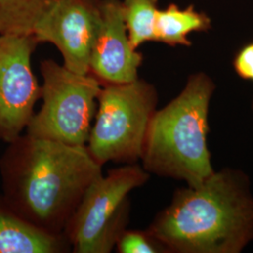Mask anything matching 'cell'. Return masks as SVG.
<instances>
[{"mask_svg":"<svg viewBox=\"0 0 253 253\" xmlns=\"http://www.w3.org/2000/svg\"><path fill=\"white\" fill-rule=\"evenodd\" d=\"M101 0H58L39 20L32 35L39 43L54 44L63 66L90 73V54L100 21Z\"/></svg>","mask_w":253,"mask_h":253,"instance_id":"obj_8","label":"cell"},{"mask_svg":"<svg viewBox=\"0 0 253 253\" xmlns=\"http://www.w3.org/2000/svg\"><path fill=\"white\" fill-rule=\"evenodd\" d=\"M33 35H0V141L12 143L27 128L42 89L31 68Z\"/></svg>","mask_w":253,"mask_h":253,"instance_id":"obj_7","label":"cell"},{"mask_svg":"<svg viewBox=\"0 0 253 253\" xmlns=\"http://www.w3.org/2000/svg\"><path fill=\"white\" fill-rule=\"evenodd\" d=\"M143 55L131 45L121 0H101L100 21L91 49L90 73L101 84L135 81Z\"/></svg>","mask_w":253,"mask_h":253,"instance_id":"obj_9","label":"cell"},{"mask_svg":"<svg viewBox=\"0 0 253 253\" xmlns=\"http://www.w3.org/2000/svg\"><path fill=\"white\" fill-rule=\"evenodd\" d=\"M147 179L145 169L130 163L93 181L64 234L73 253H111L126 230L128 194Z\"/></svg>","mask_w":253,"mask_h":253,"instance_id":"obj_6","label":"cell"},{"mask_svg":"<svg viewBox=\"0 0 253 253\" xmlns=\"http://www.w3.org/2000/svg\"><path fill=\"white\" fill-rule=\"evenodd\" d=\"M158 102L147 82L104 84L86 147L97 163H135L142 159L147 130Z\"/></svg>","mask_w":253,"mask_h":253,"instance_id":"obj_4","label":"cell"},{"mask_svg":"<svg viewBox=\"0 0 253 253\" xmlns=\"http://www.w3.org/2000/svg\"><path fill=\"white\" fill-rule=\"evenodd\" d=\"M120 253H156L165 252L148 232L125 230L116 245Z\"/></svg>","mask_w":253,"mask_h":253,"instance_id":"obj_14","label":"cell"},{"mask_svg":"<svg viewBox=\"0 0 253 253\" xmlns=\"http://www.w3.org/2000/svg\"><path fill=\"white\" fill-rule=\"evenodd\" d=\"M165 252L239 253L253 237V199L232 171L176 191L147 231Z\"/></svg>","mask_w":253,"mask_h":253,"instance_id":"obj_2","label":"cell"},{"mask_svg":"<svg viewBox=\"0 0 253 253\" xmlns=\"http://www.w3.org/2000/svg\"><path fill=\"white\" fill-rule=\"evenodd\" d=\"M234 66L240 77L253 81V43L244 46L238 52Z\"/></svg>","mask_w":253,"mask_h":253,"instance_id":"obj_15","label":"cell"},{"mask_svg":"<svg viewBox=\"0 0 253 253\" xmlns=\"http://www.w3.org/2000/svg\"><path fill=\"white\" fill-rule=\"evenodd\" d=\"M58 0H0V35H32L34 27Z\"/></svg>","mask_w":253,"mask_h":253,"instance_id":"obj_12","label":"cell"},{"mask_svg":"<svg viewBox=\"0 0 253 253\" xmlns=\"http://www.w3.org/2000/svg\"><path fill=\"white\" fill-rule=\"evenodd\" d=\"M0 166L9 205L40 229L64 237L85 190L102 174L86 145L27 133L9 144Z\"/></svg>","mask_w":253,"mask_h":253,"instance_id":"obj_1","label":"cell"},{"mask_svg":"<svg viewBox=\"0 0 253 253\" xmlns=\"http://www.w3.org/2000/svg\"><path fill=\"white\" fill-rule=\"evenodd\" d=\"M215 84L205 73L191 75L180 94L156 111L142 160L146 172L201 186L214 173L207 146L208 106Z\"/></svg>","mask_w":253,"mask_h":253,"instance_id":"obj_3","label":"cell"},{"mask_svg":"<svg viewBox=\"0 0 253 253\" xmlns=\"http://www.w3.org/2000/svg\"><path fill=\"white\" fill-rule=\"evenodd\" d=\"M121 2L131 45L138 49L145 42H155L158 0H121Z\"/></svg>","mask_w":253,"mask_h":253,"instance_id":"obj_13","label":"cell"},{"mask_svg":"<svg viewBox=\"0 0 253 253\" xmlns=\"http://www.w3.org/2000/svg\"><path fill=\"white\" fill-rule=\"evenodd\" d=\"M71 250L64 236L34 225L0 196V253H59Z\"/></svg>","mask_w":253,"mask_h":253,"instance_id":"obj_10","label":"cell"},{"mask_svg":"<svg viewBox=\"0 0 253 253\" xmlns=\"http://www.w3.org/2000/svg\"><path fill=\"white\" fill-rule=\"evenodd\" d=\"M211 20L194 6L181 9L170 4L166 9H159L155 23V42L170 46H190L188 36L192 32L208 31Z\"/></svg>","mask_w":253,"mask_h":253,"instance_id":"obj_11","label":"cell"},{"mask_svg":"<svg viewBox=\"0 0 253 253\" xmlns=\"http://www.w3.org/2000/svg\"><path fill=\"white\" fill-rule=\"evenodd\" d=\"M42 105L33 115L27 134L67 145H86L102 84L93 74H79L53 59L41 62Z\"/></svg>","mask_w":253,"mask_h":253,"instance_id":"obj_5","label":"cell"}]
</instances>
